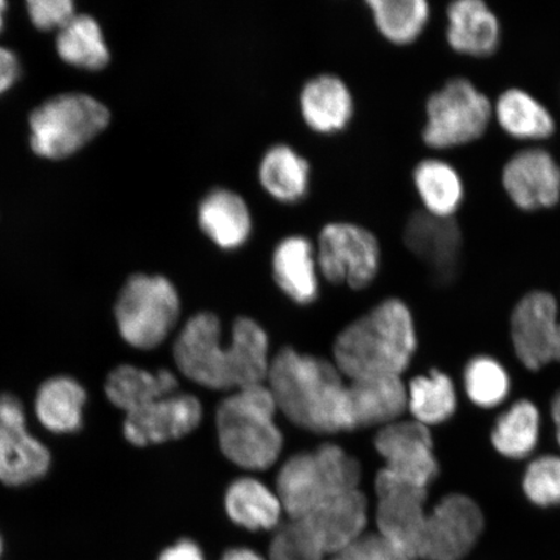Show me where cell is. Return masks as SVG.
<instances>
[{"label":"cell","instance_id":"40","mask_svg":"<svg viewBox=\"0 0 560 560\" xmlns=\"http://www.w3.org/2000/svg\"><path fill=\"white\" fill-rule=\"evenodd\" d=\"M159 560H206L198 545L182 540L161 552Z\"/></svg>","mask_w":560,"mask_h":560},{"label":"cell","instance_id":"12","mask_svg":"<svg viewBox=\"0 0 560 560\" xmlns=\"http://www.w3.org/2000/svg\"><path fill=\"white\" fill-rule=\"evenodd\" d=\"M485 528L478 505L466 495L444 497L427 514L419 558L425 560H460L471 551Z\"/></svg>","mask_w":560,"mask_h":560},{"label":"cell","instance_id":"35","mask_svg":"<svg viewBox=\"0 0 560 560\" xmlns=\"http://www.w3.org/2000/svg\"><path fill=\"white\" fill-rule=\"evenodd\" d=\"M326 552L301 521L283 525L272 538L270 560H324Z\"/></svg>","mask_w":560,"mask_h":560},{"label":"cell","instance_id":"27","mask_svg":"<svg viewBox=\"0 0 560 560\" xmlns=\"http://www.w3.org/2000/svg\"><path fill=\"white\" fill-rule=\"evenodd\" d=\"M225 509L231 521L249 530L276 528L283 511L278 494L254 478L231 482L225 494Z\"/></svg>","mask_w":560,"mask_h":560},{"label":"cell","instance_id":"14","mask_svg":"<svg viewBox=\"0 0 560 560\" xmlns=\"http://www.w3.org/2000/svg\"><path fill=\"white\" fill-rule=\"evenodd\" d=\"M374 445L385 460L383 470L396 478L425 489L438 478L439 465L431 433L416 420L382 427Z\"/></svg>","mask_w":560,"mask_h":560},{"label":"cell","instance_id":"4","mask_svg":"<svg viewBox=\"0 0 560 560\" xmlns=\"http://www.w3.org/2000/svg\"><path fill=\"white\" fill-rule=\"evenodd\" d=\"M275 396L262 384L237 389L217 408L215 425L223 455L234 465L264 471L276 464L283 435L276 423Z\"/></svg>","mask_w":560,"mask_h":560},{"label":"cell","instance_id":"25","mask_svg":"<svg viewBox=\"0 0 560 560\" xmlns=\"http://www.w3.org/2000/svg\"><path fill=\"white\" fill-rule=\"evenodd\" d=\"M105 395L129 415L143 406L178 392V380L170 370L152 371L131 365L116 368L104 384Z\"/></svg>","mask_w":560,"mask_h":560},{"label":"cell","instance_id":"8","mask_svg":"<svg viewBox=\"0 0 560 560\" xmlns=\"http://www.w3.org/2000/svg\"><path fill=\"white\" fill-rule=\"evenodd\" d=\"M423 142L433 150H450L486 135L493 108L488 97L467 79H452L425 104Z\"/></svg>","mask_w":560,"mask_h":560},{"label":"cell","instance_id":"16","mask_svg":"<svg viewBox=\"0 0 560 560\" xmlns=\"http://www.w3.org/2000/svg\"><path fill=\"white\" fill-rule=\"evenodd\" d=\"M502 185L524 212L555 208L560 201V165L548 151L523 150L503 167Z\"/></svg>","mask_w":560,"mask_h":560},{"label":"cell","instance_id":"33","mask_svg":"<svg viewBox=\"0 0 560 560\" xmlns=\"http://www.w3.org/2000/svg\"><path fill=\"white\" fill-rule=\"evenodd\" d=\"M408 408L416 422L436 425L446 422L457 410V395L451 377L432 370L429 376H417L409 384Z\"/></svg>","mask_w":560,"mask_h":560},{"label":"cell","instance_id":"26","mask_svg":"<svg viewBox=\"0 0 560 560\" xmlns=\"http://www.w3.org/2000/svg\"><path fill=\"white\" fill-rule=\"evenodd\" d=\"M88 394L70 376H54L42 383L35 396V416L46 430L73 433L81 429Z\"/></svg>","mask_w":560,"mask_h":560},{"label":"cell","instance_id":"38","mask_svg":"<svg viewBox=\"0 0 560 560\" xmlns=\"http://www.w3.org/2000/svg\"><path fill=\"white\" fill-rule=\"evenodd\" d=\"M27 10L34 25L44 31H60L75 16L74 4L70 0H30Z\"/></svg>","mask_w":560,"mask_h":560},{"label":"cell","instance_id":"39","mask_svg":"<svg viewBox=\"0 0 560 560\" xmlns=\"http://www.w3.org/2000/svg\"><path fill=\"white\" fill-rule=\"evenodd\" d=\"M20 65L16 55L9 48L0 47V94L16 82Z\"/></svg>","mask_w":560,"mask_h":560},{"label":"cell","instance_id":"11","mask_svg":"<svg viewBox=\"0 0 560 560\" xmlns=\"http://www.w3.org/2000/svg\"><path fill=\"white\" fill-rule=\"evenodd\" d=\"M51 454L26 430L23 402L11 394L0 395V481L23 487L50 470Z\"/></svg>","mask_w":560,"mask_h":560},{"label":"cell","instance_id":"44","mask_svg":"<svg viewBox=\"0 0 560 560\" xmlns=\"http://www.w3.org/2000/svg\"><path fill=\"white\" fill-rule=\"evenodd\" d=\"M0 555H2V538H0Z\"/></svg>","mask_w":560,"mask_h":560},{"label":"cell","instance_id":"21","mask_svg":"<svg viewBox=\"0 0 560 560\" xmlns=\"http://www.w3.org/2000/svg\"><path fill=\"white\" fill-rule=\"evenodd\" d=\"M198 225L217 247L233 250L249 241L254 217L240 192L228 187H214L199 201Z\"/></svg>","mask_w":560,"mask_h":560},{"label":"cell","instance_id":"36","mask_svg":"<svg viewBox=\"0 0 560 560\" xmlns=\"http://www.w3.org/2000/svg\"><path fill=\"white\" fill-rule=\"evenodd\" d=\"M523 489L537 506L560 505V458L545 455L528 466Z\"/></svg>","mask_w":560,"mask_h":560},{"label":"cell","instance_id":"28","mask_svg":"<svg viewBox=\"0 0 560 560\" xmlns=\"http://www.w3.org/2000/svg\"><path fill=\"white\" fill-rule=\"evenodd\" d=\"M412 180L423 210L441 219H454L465 199L459 173L446 161L425 159L412 172Z\"/></svg>","mask_w":560,"mask_h":560},{"label":"cell","instance_id":"5","mask_svg":"<svg viewBox=\"0 0 560 560\" xmlns=\"http://www.w3.org/2000/svg\"><path fill=\"white\" fill-rule=\"evenodd\" d=\"M362 467L335 444L319 445L287 459L277 478V494L291 520H301L320 503L359 489Z\"/></svg>","mask_w":560,"mask_h":560},{"label":"cell","instance_id":"1","mask_svg":"<svg viewBox=\"0 0 560 560\" xmlns=\"http://www.w3.org/2000/svg\"><path fill=\"white\" fill-rule=\"evenodd\" d=\"M173 357L188 380L214 390L262 384L270 369L268 334L256 320L237 318L225 348L221 322L208 312L188 319L174 342Z\"/></svg>","mask_w":560,"mask_h":560},{"label":"cell","instance_id":"32","mask_svg":"<svg viewBox=\"0 0 560 560\" xmlns=\"http://www.w3.org/2000/svg\"><path fill=\"white\" fill-rule=\"evenodd\" d=\"M540 435V412L529 401H517L494 424L492 444L511 459H523L536 450Z\"/></svg>","mask_w":560,"mask_h":560},{"label":"cell","instance_id":"29","mask_svg":"<svg viewBox=\"0 0 560 560\" xmlns=\"http://www.w3.org/2000/svg\"><path fill=\"white\" fill-rule=\"evenodd\" d=\"M495 117L501 128L517 140H544L556 131L549 109L521 89H509L495 103Z\"/></svg>","mask_w":560,"mask_h":560},{"label":"cell","instance_id":"17","mask_svg":"<svg viewBox=\"0 0 560 560\" xmlns=\"http://www.w3.org/2000/svg\"><path fill=\"white\" fill-rule=\"evenodd\" d=\"M404 242L412 255L429 266L439 282L450 283L457 277L464 241L454 219L417 210L406 221Z\"/></svg>","mask_w":560,"mask_h":560},{"label":"cell","instance_id":"10","mask_svg":"<svg viewBox=\"0 0 560 560\" xmlns=\"http://www.w3.org/2000/svg\"><path fill=\"white\" fill-rule=\"evenodd\" d=\"M375 490L380 535L412 560L419 559L427 521V489L381 470L376 475Z\"/></svg>","mask_w":560,"mask_h":560},{"label":"cell","instance_id":"18","mask_svg":"<svg viewBox=\"0 0 560 560\" xmlns=\"http://www.w3.org/2000/svg\"><path fill=\"white\" fill-rule=\"evenodd\" d=\"M303 522L326 555H336L363 536L368 524V500L360 489L320 503Z\"/></svg>","mask_w":560,"mask_h":560},{"label":"cell","instance_id":"43","mask_svg":"<svg viewBox=\"0 0 560 560\" xmlns=\"http://www.w3.org/2000/svg\"><path fill=\"white\" fill-rule=\"evenodd\" d=\"M5 9L7 2H4V0H0V31H2L3 27Z\"/></svg>","mask_w":560,"mask_h":560},{"label":"cell","instance_id":"2","mask_svg":"<svg viewBox=\"0 0 560 560\" xmlns=\"http://www.w3.org/2000/svg\"><path fill=\"white\" fill-rule=\"evenodd\" d=\"M268 380L278 409L300 429L350 431L348 384L335 363L284 348L270 361Z\"/></svg>","mask_w":560,"mask_h":560},{"label":"cell","instance_id":"22","mask_svg":"<svg viewBox=\"0 0 560 560\" xmlns=\"http://www.w3.org/2000/svg\"><path fill=\"white\" fill-rule=\"evenodd\" d=\"M408 408L401 376H375L348 384L350 431L388 425Z\"/></svg>","mask_w":560,"mask_h":560},{"label":"cell","instance_id":"31","mask_svg":"<svg viewBox=\"0 0 560 560\" xmlns=\"http://www.w3.org/2000/svg\"><path fill=\"white\" fill-rule=\"evenodd\" d=\"M56 48L62 60L90 70L108 65L109 50L100 24L89 15H75L59 31Z\"/></svg>","mask_w":560,"mask_h":560},{"label":"cell","instance_id":"3","mask_svg":"<svg viewBox=\"0 0 560 560\" xmlns=\"http://www.w3.org/2000/svg\"><path fill=\"white\" fill-rule=\"evenodd\" d=\"M417 350L408 305L387 299L355 319L336 338L335 365L350 382L375 376H401Z\"/></svg>","mask_w":560,"mask_h":560},{"label":"cell","instance_id":"34","mask_svg":"<svg viewBox=\"0 0 560 560\" xmlns=\"http://www.w3.org/2000/svg\"><path fill=\"white\" fill-rule=\"evenodd\" d=\"M465 388L475 405L490 409L506 400L510 380L500 362L479 355L467 363Z\"/></svg>","mask_w":560,"mask_h":560},{"label":"cell","instance_id":"30","mask_svg":"<svg viewBox=\"0 0 560 560\" xmlns=\"http://www.w3.org/2000/svg\"><path fill=\"white\" fill-rule=\"evenodd\" d=\"M377 32L390 44L416 42L429 24L431 9L425 0H368Z\"/></svg>","mask_w":560,"mask_h":560},{"label":"cell","instance_id":"7","mask_svg":"<svg viewBox=\"0 0 560 560\" xmlns=\"http://www.w3.org/2000/svg\"><path fill=\"white\" fill-rule=\"evenodd\" d=\"M109 120L107 107L93 96L56 95L31 115L32 149L39 156L67 158L107 128Z\"/></svg>","mask_w":560,"mask_h":560},{"label":"cell","instance_id":"13","mask_svg":"<svg viewBox=\"0 0 560 560\" xmlns=\"http://www.w3.org/2000/svg\"><path fill=\"white\" fill-rule=\"evenodd\" d=\"M511 336L517 359L529 370L560 361V320L557 299L534 291L516 305L511 317Z\"/></svg>","mask_w":560,"mask_h":560},{"label":"cell","instance_id":"42","mask_svg":"<svg viewBox=\"0 0 560 560\" xmlns=\"http://www.w3.org/2000/svg\"><path fill=\"white\" fill-rule=\"evenodd\" d=\"M551 415L552 419H555L556 429H557V439L560 445V392L552 398L551 402Z\"/></svg>","mask_w":560,"mask_h":560},{"label":"cell","instance_id":"9","mask_svg":"<svg viewBox=\"0 0 560 560\" xmlns=\"http://www.w3.org/2000/svg\"><path fill=\"white\" fill-rule=\"evenodd\" d=\"M319 272L327 282L366 289L380 272V240L365 226L349 221H332L320 229L315 242Z\"/></svg>","mask_w":560,"mask_h":560},{"label":"cell","instance_id":"23","mask_svg":"<svg viewBox=\"0 0 560 560\" xmlns=\"http://www.w3.org/2000/svg\"><path fill=\"white\" fill-rule=\"evenodd\" d=\"M446 16V39L455 52L488 58L499 50L500 21L481 0H458L447 7Z\"/></svg>","mask_w":560,"mask_h":560},{"label":"cell","instance_id":"20","mask_svg":"<svg viewBox=\"0 0 560 560\" xmlns=\"http://www.w3.org/2000/svg\"><path fill=\"white\" fill-rule=\"evenodd\" d=\"M271 271L279 290L293 303L305 306L319 295V268L315 244L310 237L293 234L276 245Z\"/></svg>","mask_w":560,"mask_h":560},{"label":"cell","instance_id":"6","mask_svg":"<svg viewBox=\"0 0 560 560\" xmlns=\"http://www.w3.org/2000/svg\"><path fill=\"white\" fill-rule=\"evenodd\" d=\"M179 313L178 291L163 276L130 277L115 306L118 332L129 346L140 350L163 345L177 325Z\"/></svg>","mask_w":560,"mask_h":560},{"label":"cell","instance_id":"15","mask_svg":"<svg viewBox=\"0 0 560 560\" xmlns=\"http://www.w3.org/2000/svg\"><path fill=\"white\" fill-rule=\"evenodd\" d=\"M201 419L199 398L175 392L126 415L124 436L136 446L170 443L190 435Z\"/></svg>","mask_w":560,"mask_h":560},{"label":"cell","instance_id":"41","mask_svg":"<svg viewBox=\"0 0 560 560\" xmlns=\"http://www.w3.org/2000/svg\"><path fill=\"white\" fill-rule=\"evenodd\" d=\"M222 560H264L249 549H234L226 552Z\"/></svg>","mask_w":560,"mask_h":560},{"label":"cell","instance_id":"19","mask_svg":"<svg viewBox=\"0 0 560 560\" xmlns=\"http://www.w3.org/2000/svg\"><path fill=\"white\" fill-rule=\"evenodd\" d=\"M301 117L319 135L346 129L354 115V96L340 75L319 73L305 81L299 94Z\"/></svg>","mask_w":560,"mask_h":560},{"label":"cell","instance_id":"37","mask_svg":"<svg viewBox=\"0 0 560 560\" xmlns=\"http://www.w3.org/2000/svg\"><path fill=\"white\" fill-rule=\"evenodd\" d=\"M331 560H412L383 536H361L359 540L334 555Z\"/></svg>","mask_w":560,"mask_h":560},{"label":"cell","instance_id":"24","mask_svg":"<svg viewBox=\"0 0 560 560\" xmlns=\"http://www.w3.org/2000/svg\"><path fill=\"white\" fill-rule=\"evenodd\" d=\"M312 166L292 145L276 143L264 152L257 177L272 199L293 205L304 199L311 187Z\"/></svg>","mask_w":560,"mask_h":560}]
</instances>
